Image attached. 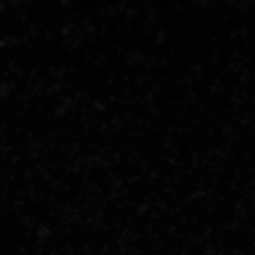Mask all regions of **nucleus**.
Segmentation results:
<instances>
[]
</instances>
